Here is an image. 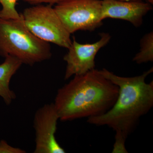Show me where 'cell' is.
<instances>
[{"mask_svg": "<svg viewBox=\"0 0 153 153\" xmlns=\"http://www.w3.org/2000/svg\"><path fill=\"white\" fill-rule=\"evenodd\" d=\"M119 88L117 99L112 107L104 114L87 118V122L97 126H107L115 131L114 148L126 149V140L134 131L140 119L153 106V81L147 83V76L153 72V67L141 75L131 77L118 76L105 68L99 70Z\"/></svg>", "mask_w": 153, "mask_h": 153, "instance_id": "6da1fadb", "label": "cell"}, {"mask_svg": "<svg viewBox=\"0 0 153 153\" xmlns=\"http://www.w3.org/2000/svg\"><path fill=\"white\" fill-rule=\"evenodd\" d=\"M119 88L94 69L73 76L57 91L54 103L59 120L71 121L98 116L109 110L117 99Z\"/></svg>", "mask_w": 153, "mask_h": 153, "instance_id": "7a4b0ae2", "label": "cell"}, {"mask_svg": "<svg viewBox=\"0 0 153 153\" xmlns=\"http://www.w3.org/2000/svg\"><path fill=\"white\" fill-rule=\"evenodd\" d=\"M0 56H12L32 66L49 60L52 53L49 43L30 32L21 14L18 19L0 18Z\"/></svg>", "mask_w": 153, "mask_h": 153, "instance_id": "3957f363", "label": "cell"}, {"mask_svg": "<svg viewBox=\"0 0 153 153\" xmlns=\"http://www.w3.org/2000/svg\"><path fill=\"white\" fill-rule=\"evenodd\" d=\"M22 15L26 27L39 39L66 49L70 47L71 34L52 5H33L25 9Z\"/></svg>", "mask_w": 153, "mask_h": 153, "instance_id": "277c9868", "label": "cell"}, {"mask_svg": "<svg viewBox=\"0 0 153 153\" xmlns=\"http://www.w3.org/2000/svg\"><path fill=\"white\" fill-rule=\"evenodd\" d=\"M54 9L70 34L92 32L101 26L102 0H61Z\"/></svg>", "mask_w": 153, "mask_h": 153, "instance_id": "5b68a950", "label": "cell"}, {"mask_svg": "<svg viewBox=\"0 0 153 153\" xmlns=\"http://www.w3.org/2000/svg\"><path fill=\"white\" fill-rule=\"evenodd\" d=\"M99 36V40L93 44H80L73 37L68 52L63 57V60L66 63L65 80L71 76L85 74L95 68L97 54L111 39L108 33H100Z\"/></svg>", "mask_w": 153, "mask_h": 153, "instance_id": "8992f818", "label": "cell"}, {"mask_svg": "<svg viewBox=\"0 0 153 153\" xmlns=\"http://www.w3.org/2000/svg\"><path fill=\"white\" fill-rule=\"evenodd\" d=\"M59 120L54 103L44 105L36 111L33 121L36 132L34 153L66 152L55 137Z\"/></svg>", "mask_w": 153, "mask_h": 153, "instance_id": "52a82bcc", "label": "cell"}, {"mask_svg": "<svg viewBox=\"0 0 153 153\" xmlns=\"http://www.w3.org/2000/svg\"><path fill=\"white\" fill-rule=\"evenodd\" d=\"M152 9V4L143 1L102 0L101 19L125 20L139 27L143 17Z\"/></svg>", "mask_w": 153, "mask_h": 153, "instance_id": "ba28073f", "label": "cell"}, {"mask_svg": "<svg viewBox=\"0 0 153 153\" xmlns=\"http://www.w3.org/2000/svg\"><path fill=\"white\" fill-rule=\"evenodd\" d=\"M22 64L20 60L12 56L5 57L4 62L0 64V97L7 105H10L16 97L10 88V82Z\"/></svg>", "mask_w": 153, "mask_h": 153, "instance_id": "9c48e42d", "label": "cell"}, {"mask_svg": "<svg viewBox=\"0 0 153 153\" xmlns=\"http://www.w3.org/2000/svg\"><path fill=\"white\" fill-rule=\"evenodd\" d=\"M140 49L133 58L137 64L146 63L153 61V32L147 33L141 39Z\"/></svg>", "mask_w": 153, "mask_h": 153, "instance_id": "30bf717a", "label": "cell"}, {"mask_svg": "<svg viewBox=\"0 0 153 153\" xmlns=\"http://www.w3.org/2000/svg\"><path fill=\"white\" fill-rule=\"evenodd\" d=\"M18 0H0L2 8L0 10V18L6 19H18L21 17L16 9Z\"/></svg>", "mask_w": 153, "mask_h": 153, "instance_id": "8fae6325", "label": "cell"}, {"mask_svg": "<svg viewBox=\"0 0 153 153\" xmlns=\"http://www.w3.org/2000/svg\"><path fill=\"white\" fill-rule=\"evenodd\" d=\"M26 151L19 148L14 147L5 140H0V153H25Z\"/></svg>", "mask_w": 153, "mask_h": 153, "instance_id": "7c38bea8", "label": "cell"}, {"mask_svg": "<svg viewBox=\"0 0 153 153\" xmlns=\"http://www.w3.org/2000/svg\"><path fill=\"white\" fill-rule=\"evenodd\" d=\"M22 1L32 5L43 4H47L52 5L59 2L61 0H22Z\"/></svg>", "mask_w": 153, "mask_h": 153, "instance_id": "4fadbf2b", "label": "cell"}, {"mask_svg": "<svg viewBox=\"0 0 153 153\" xmlns=\"http://www.w3.org/2000/svg\"><path fill=\"white\" fill-rule=\"evenodd\" d=\"M123 1H143V0H121Z\"/></svg>", "mask_w": 153, "mask_h": 153, "instance_id": "5bb4252c", "label": "cell"}, {"mask_svg": "<svg viewBox=\"0 0 153 153\" xmlns=\"http://www.w3.org/2000/svg\"><path fill=\"white\" fill-rule=\"evenodd\" d=\"M147 1L148 3L151 4L152 5L153 4V0H147Z\"/></svg>", "mask_w": 153, "mask_h": 153, "instance_id": "9a60e30c", "label": "cell"}, {"mask_svg": "<svg viewBox=\"0 0 153 153\" xmlns=\"http://www.w3.org/2000/svg\"><path fill=\"white\" fill-rule=\"evenodd\" d=\"M112 152H114V153H118V152H114V151L113 150H112ZM127 152V150L126 151V152H122V153H125V152Z\"/></svg>", "mask_w": 153, "mask_h": 153, "instance_id": "2e32d148", "label": "cell"}]
</instances>
